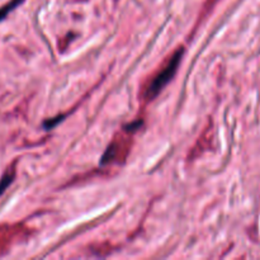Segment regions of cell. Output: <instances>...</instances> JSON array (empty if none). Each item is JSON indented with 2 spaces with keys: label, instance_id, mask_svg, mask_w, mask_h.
I'll list each match as a JSON object with an SVG mask.
<instances>
[{
  "label": "cell",
  "instance_id": "1",
  "mask_svg": "<svg viewBox=\"0 0 260 260\" xmlns=\"http://www.w3.org/2000/svg\"><path fill=\"white\" fill-rule=\"evenodd\" d=\"M183 55H184V48L179 47L169 56V58L165 61L164 65L160 68V70L156 71V74L152 76L149 84L145 86L144 91H142V101L146 102V103L152 102L164 90L165 86L172 81V79L177 74L178 68L182 62Z\"/></svg>",
  "mask_w": 260,
  "mask_h": 260
},
{
  "label": "cell",
  "instance_id": "2",
  "mask_svg": "<svg viewBox=\"0 0 260 260\" xmlns=\"http://www.w3.org/2000/svg\"><path fill=\"white\" fill-rule=\"evenodd\" d=\"M140 123H141L140 121L135 122V123H129L128 126L123 127L122 131H119L113 137V140L108 145L101 159V164L103 167L112 164H123L126 161L127 156L131 151L134 134L140 128Z\"/></svg>",
  "mask_w": 260,
  "mask_h": 260
},
{
  "label": "cell",
  "instance_id": "3",
  "mask_svg": "<svg viewBox=\"0 0 260 260\" xmlns=\"http://www.w3.org/2000/svg\"><path fill=\"white\" fill-rule=\"evenodd\" d=\"M14 177H15V170L13 169V168L8 169L7 173L3 175L2 179H0V196H2L3 193L7 190V188L12 184L13 180H14Z\"/></svg>",
  "mask_w": 260,
  "mask_h": 260
},
{
  "label": "cell",
  "instance_id": "4",
  "mask_svg": "<svg viewBox=\"0 0 260 260\" xmlns=\"http://www.w3.org/2000/svg\"><path fill=\"white\" fill-rule=\"evenodd\" d=\"M23 2H24V0H10L8 4H5L4 7L0 8V22H2V20H4L5 18H7V15L9 14L10 12H13L15 8L19 7Z\"/></svg>",
  "mask_w": 260,
  "mask_h": 260
},
{
  "label": "cell",
  "instance_id": "5",
  "mask_svg": "<svg viewBox=\"0 0 260 260\" xmlns=\"http://www.w3.org/2000/svg\"><path fill=\"white\" fill-rule=\"evenodd\" d=\"M211 2H212V4H215V3L217 2V0H211Z\"/></svg>",
  "mask_w": 260,
  "mask_h": 260
}]
</instances>
